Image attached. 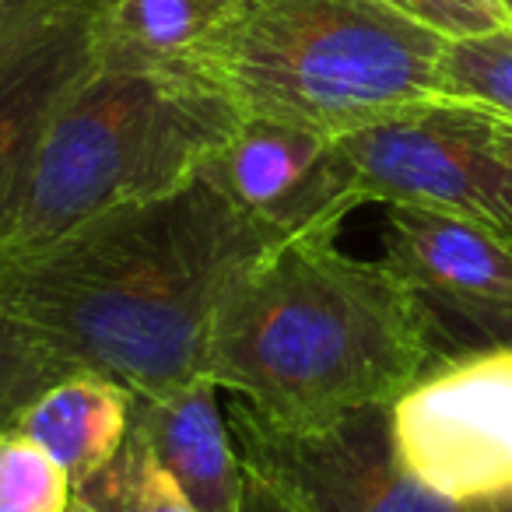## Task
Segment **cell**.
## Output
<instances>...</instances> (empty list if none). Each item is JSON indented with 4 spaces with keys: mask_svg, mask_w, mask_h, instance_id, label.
<instances>
[{
    "mask_svg": "<svg viewBox=\"0 0 512 512\" xmlns=\"http://www.w3.org/2000/svg\"><path fill=\"white\" fill-rule=\"evenodd\" d=\"M134 393L92 369H71L50 383L11 425L39 442L71 474L74 488L99 474L123 446Z\"/></svg>",
    "mask_w": 512,
    "mask_h": 512,
    "instance_id": "7c38bea8",
    "label": "cell"
},
{
    "mask_svg": "<svg viewBox=\"0 0 512 512\" xmlns=\"http://www.w3.org/2000/svg\"><path fill=\"white\" fill-rule=\"evenodd\" d=\"M85 0H0V64Z\"/></svg>",
    "mask_w": 512,
    "mask_h": 512,
    "instance_id": "d6986e66",
    "label": "cell"
},
{
    "mask_svg": "<svg viewBox=\"0 0 512 512\" xmlns=\"http://www.w3.org/2000/svg\"><path fill=\"white\" fill-rule=\"evenodd\" d=\"M383 207V264L435 323L446 355L512 344V246L449 214Z\"/></svg>",
    "mask_w": 512,
    "mask_h": 512,
    "instance_id": "ba28073f",
    "label": "cell"
},
{
    "mask_svg": "<svg viewBox=\"0 0 512 512\" xmlns=\"http://www.w3.org/2000/svg\"><path fill=\"white\" fill-rule=\"evenodd\" d=\"M491 144L495 151L512 165V123H502V120H491Z\"/></svg>",
    "mask_w": 512,
    "mask_h": 512,
    "instance_id": "44dd1931",
    "label": "cell"
},
{
    "mask_svg": "<svg viewBox=\"0 0 512 512\" xmlns=\"http://www.w3.org/2000/svg\"><path fill=\"white\" fill-rule=\"evenodd\" d=\"M239 120L232 102L197 81L92 67L39 137L0 253L193 183Z\"/></svg>",
    "mask_w": 512,
    "mask_h": 512,
    "instance_id": "277c9868",
    "label": "cell"
},
{
    "mask_svg": "<svg viewBox=\"0 0 512 512\" xmlns=\"http://www.w3.org/2000/svg\"><path fill=\"white\" fill-rule=\"evenodd\" d=\"M74 481L32 435L0 425V512H67Z\"/></svg>",
    "mask_w": 512,
    "mask_h": 512,
    "instance_id": "2e32d148",
    "label": "cell"
},
{
    "mask_svg": "<svg viewBox=\"0 0 512 512\" xmlns=\"http://www.w3.org/2000/svg\"><path fill=\"white\" fill-rule=\"evenodd\" d=\"M467 512H512V488L502 491L495 498H484V502H474V505H463Z\"/></svg>",
    "mask_w": 512,
    "mask_h": 512,
    "instance_id": "7402d4cb",
    "label": "cell"
},
{
    "mask_svg": "<svg viewBox=\"0 0 512 512\" xmlns=\"http://www.w3.org/2000/svg\"><path fill=\"white\" fill-rule=\"evenodd\" d=\"M365 204L449 214L512 246V165L491 144V116L428 102L337 137Z\"/></svg>",
    "mask_w": 512,
    "mask_h": 512,
    "instance_id": "8992f818",
    "label": "cell"
},
{
    "mask_svg": "<svg viewBox=\"0 0 512 512\" xmlns=\"http://www.w3.org/2000/svg\"><path fill=\"white\" fill-rule=\"evenodd\" d=\"M200 176L278 242L337 232L365 200L351 186L337 137L271 120H239Z\"/></svg>",
    "mask_w": 512,
    "mask_h": 512,
    "instance_id": "9c48e42d",
    "label": "cell"
},
{
    "mask_svg": "<svg viewBox=\"0 0 512 512\" xmlns=\"http://www.w3.org/2000/svg\"><path fill=\"white\" fill-rule=\"evenodd\" d=\"M439 102L467 106L491 120L512 123V29L449 39L435 74Z\"/></svg>",
    "mask_w": 512,
    "mask_h": 512,
    "instance_id": "5bb4252c",
    "label": "cell"
},
{
    "mask_svg": "<svg viewBox=\"0 0 512 512\" xmlns=\"http://www.w3.org/2000/svg\"><path fill=\"white\" fill-rule=\"evenodd\" d=\"M81 502H88L95 512H197L176 477L158 463L148 439L134 428L116 449V456L74 488Z\"/></svg>",
    "mask_w": 512,
    "mask_h": 512,
    "instance_id": "9a60e30c",
    "label": "cell"
},
{
    "mask_svg": "<svg viewBox=\"0 0 512 512\" xmlns=\"http://www.w3.org/2000/svg\"><path fill=\"white\" fill-rule=\"evenodd\" d=\"M137 432L148 439L151 453L176 477L183 495L197 512H242L246 509V470L235 453L225 421V404L214 379L197 383L158 400H137L130 414Z\"/></svg>",
    "mask_w": 512,
    "mask_h": 512,
    "instance_id": "8fae6325",
    "label": "cell"
},
{
    "mask_svg": "<svg viewBox=\"0 0 512 512\" xmlns=\"http://www.w3.org/2000/svg\"><path fill=\"white\" fill-rule=\"evenodd\" d=\"M246 481H249V477H246ZM242 512H285V509H281V505L274 502V498L267 495V491L260 488V484L249 481V488H246V509H242Z\"/></svg>",
    "mask_w": 512,
    "mask_h": 512,
    "instance_id": "ffe728a7",
    "label": "cell"
},
{
    "mask_svg": "<svg viewBox=\"0 0 512 512\" xmlns=\"http://www.w3.org/2000/svg\"><path fill=\"white\" fill-rule=\"evenodd\" d=\"M271 246L204 176L0 253V306L71 369L158 400L207 376L214 316Z\"/></svg>",
    "mask_w": 512,
    "mask_h": 512,
    "instance_id": "6da1fadb",
    "label": "cell"
},
{
    "mask_svg": "<svg viewBox=\"0 0 512 512\" xmlns=\"http://www.w3.org/2000/svg\"><path fill=\"white\" fill-rule=\"evenodd\" d=\"M397 460L421 488L474 505L512 488V344L442 358L390 404Z\"/></svg>",
    "mask_w": 512,
    "mask_h": 512,
    "instance_id": "52a82bcc",
    "label": "cell"
},
{
    "mask_svg": "<svg viewBox=\"0 0 512 512\" xmlns=\"http://www.w3.org/2000/svg\"><path fill=\"white\" fill-rule=\"evenodd\" d=\"M71 365L22 320L0 306V425H11Z\"/></svg>",
    "mask_w": 512,
    "mask_h": 512,
    "instance_id": "e0dca14e",
    "label": "cell"
},
{
    "mask_svg": "<svg viewBox=\"0 0 512 512\" xmlns=\"http://www.w3.org/2000/svg\"><path fill=\"white\" fill-rule=\"evenodd\" d=\"M397 15L439 32L442 39H467L502 29L495 0H379Z\"/></svg>",
    "mask_w": 512,
    "mask_h": 512,
    "instance_id": "ac0fdd59",
    "label": "cell"
},
{
    "mask_svg": "<svg viewBox=\"0 0 512 512\" xmlns=\"http://www.w3.org/2000/svg\"><path fill=\"white\" fill-rule=\"evenodd\" d=\"M92 4L95 0H85L81 8L67 11L0 64V232L18 200L46 123L71 88L95 67L88 32Z\"/></svg>",
    "mask_w": 512,
    "mask_h": 512,
    "instance_id": "30bf717a",
    "label": "cell"
},
{
    "mask_svg": "<svg viewBox=\"0 0 512 512\" xmlns=\"http://www.w3.org/2000/svg\"><path fill=\"white\" fill-rule=\"evenodd\" d=\"M225 421L246 477L285 512H467L400 467L390 407L281 425L228 397Z\"/></svg>",
    "mask_w": 512,
    "mask_h": 512,
    "instance_id": "5b68a950",
    "label": "cell"
},
{
    "mask_svg": "<svg viewBox=\"0 0 512 512\" xmlns=\"http://www.w3.org/2000/svg\"><path fill=\"white\" fill-rule=\"evenodd\" d=\"M498 4V15H502L505 29H512V0H495Z\"/></svg>",
    "mask_w": 512,
    "mask_h": 512,
    "instance_id": "603a6c76",
    "label": "cell"
},
{
    "mask_svg": "<svg viewBox=\"0 0 512 512\" xmlns=\"http://www.w3.org/2000/svg\"><path fill=\"white\" fill-rule=\"evenodd\" d=\"M67 512H95V509L88 502H81L78 495H74V502H71V509H67Z\"/></svg>",
    "mask_w": 512,
    "mask_h": 512,
    "instance_id": "cb8c5ba5",
    "label": "cell"
},
{
    "mask_svg": "<svg viewBox=\"0 0 512 512\" xmlns=\"http://www.w3.org/2000/svg\"><path fill=\"white\" fill-rule=\"evenodd\" d=\"M313 232L267 249L214 316L207 379L281 425L390 407L446 355L435 323L379 260Z\"/></svg>",
    "mask_w": 512,
    "mask_h": 512,
    "instance_id": "7a4b0ae2",
    "label": "cell"
},
{
    "mask_svg": "<svg viewBox=\"0 0 512 512\" xmlns=\"http://www.w3.org/2000/svg\"><path fill=\"white\" fill-rule=\"evenodd\" d=\"M232 0H95L92 60L113 71L190 81V60Z\"/></svg>",
    "mask_w": 512,
    "mask_h": 512,
    "instance_id": "4fadbf2b",
    "label": "cell"
},
{
    "mask_svg": "<svg viewBox=\"0 0 512 512\" xmlns=\"http://www.w3.org/2000/svg\"><path fill=\"white\" fill-rule=\"evenodd\" d=\"M439 32L379 0H232L190 60V81L242 120L344 137L439 102Z\"/></svg>",
    "mask_w": 512,
    "mask_h": 512,
    "instance_id": "3957f363",
    "label": "cell"
}]
</instances>
